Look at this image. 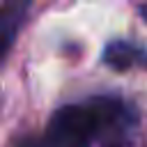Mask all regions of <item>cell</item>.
Wrapping results in <instances>:
<instances>
[{"instance_id": "6da1fadb", "label": "cell", "mask_w": 147, "mask_h": 147, "mask_svg": "<svg viewBox=\"0 0 147 147\" xmlns=\"http://www.w3.org/2000/svg\"><path fill=\"white\" fill-rule=\"evenodd\" d=\"M101 126V101L90 106H64L51 117L41 142L44 147H90Z\"/></svg>"}, {"instance_id": "7a4b0ae2", "label": "cell", "mask_w": 147, "mask_h": 147, "mask_svg": "<svg viewBox=\"0 0 147 147\" xmlns=\"http://www.w3.org/2000/svg\"><path fill=\"white\" fill-rule=\"evenodd\" d=\"M32 0H0V62L14 46Z\"/></svg>"}, {"instance_id": "3957f363", "label": "cell", "mask_w": 147, "mask_h": 147, "mask_svg": "<svg viewBox=\"0 0 147 147\" xmlns=\"http://www.w3.org/2000/svg\"><path fill=\"white\" fill-rule=\"evenodd\" d=\"M136 48L124 44V41H115L106 48V62L113 67V69H129L133 62H136Z\"/></svg>"}, {"instance_id": "277c9868", "label": "cell", "mask_w": 147, "mask_h": 147, "mask_svg": "<svg viewBox=\"0 0 147 147\" xmlns=\"http://www.w3.org/2000/svg\"><path fill=\"white\" fill-rule=\"evenodd\" d=\"M11 147H44V142L37 140V138H21V140H16Z\"/></svg>"}, {"instance_id": "5b68a950", "label": "cell", "mask_w": 147, "mask_h": 147, "mask_svg": "<svg viewBox=\"0 0 147 147\" xmlns=\"http://www.w3.org/2000/svg\"><path fill=\"white\" fill-rule=\"evenodd\" d=\"M140 14H142V18H145V23H147V5H145V7L140 9Z\"/></svg>"}]
</instances>
